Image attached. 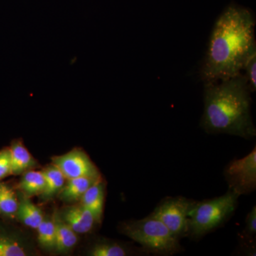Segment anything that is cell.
<instances>
[{"label":"cell","mask_w":256,"mask_h":256,"mask_svg":"<svg viewBox=\"0 0 256 256\" xmlns=\"http://www.w3.org/2000/svg\"><path fill=\"white\" fill-rule=\"evenodd\" d=\"M256 48L255 21L252 12L230 5L215 23L202 78L206 82H214L242 75L246 60Z\"/></svg>","instance_id":"1"},{"label":"cell","mask_w":256,"mask_h":256,"mask_svg":"<svg viewBox=\"0 0 256 256\" xmlns=\"http://www.w3.org/2000/svg\"><path fill=\"white\" fill-rule=\"evenodd\" d=\"M250 90L244 75L206 82L202 126L208 133L249 139L256 136L250 114Z\"/></svg>","instance_id":"2"},{"label":"cell","mask_w":256,"mask_h":256,"mask_svg":"<svg viewBox=\"0 0 256 256\" xmlns=\"http://www.w3.org/2000/svg\"><path fill=\"white\" fill-rule=\"evenodd\" d=\"M121 230L148 254L172 256L182 250L180 238L151 214L142 220L126 222Z\"/></svg>","instance_id":"3"},{"label":"cell","mask_w":256,"mask_h":256,"mask_svg":"<svg viewBox=\"0 0 256 256\" xmlns=\"http://www.w3.org/2000/svg\"><path fill=\"white\" fill-rule=\"evenodd\" d=\"M239 196L228 190L223 196L194 201L188 213V236L196 240L222 225L236 208Z\"/></svg>","instance_id":"4"},{"label":"cell","mask_w":256,"mask_h":256,"mask_svg":"<svg viewBox=\"0 0 256 256\" xmlns=\"http://www.w3.org/2000/svg\"><path fill=\"white\" fill-rule=\"evenodd\" d=\"M193 202L182 196L166 198L160 202L151 214L161 220L178 238L186 236L188 213Z\"/></svg>","instance_id":"5"},{"label":"cell","mask_w":256,"mask_h":256,"mask_svg":"<svg viewBox=\"0 0 256 256\" xmlns=\"http://www.w3.org/2000/svg\"><path fill=\"white\" fill-rule=\"evenodd\" d=\"M228 190L236 192L240 196L248 194L256 188V146L248 154L240 159H235L224 170Z\"/></svg>","instance_id":"6"},{"label":"cell","mask_w":256,"mask_h":256,"mask_svg":"<svg viewBox=\"0 0 256 256\" xmlns=\"http://www.w3.org/2000/svg\"><path fill=\"white\" fill-rule=\"evenodd\" d=\"M52 164L66 180L79 178H100L98 170L84 152L74 150L52 158Z\"/></svg>","instance_id":"7"},{"label":"cell","mask_w":256,"mask_h":256,"mask_svg":"<svg viewBox=\"0 0 256 256\" xmlns=\"http://www.w3.org/2000/svg\"><path fill=\"white\" fill-rule=\"evenodd\" d=\"M63 220L76 234L88 233L95 224L98 223L92 212L82 204L67 208Z\"/></svg>","instance_id":"8"},{"label":"cell","mask_w":256,"mask_h":256,"mask_svg":"<svg viewBox=\"0 0 256 256\" xmlns=\"http://www.w3.org/2000/svg\"><path fill=\"white\" fill-rule=\"evenodd\" d=\"M80 198L82 206L92 212L99 223L104 214L105 202V184L101 178L88 188Z\"/></svg>","instance_id":"9"},{"label":"cell","mask_w":256,"mask_h":256,"mask_svg":"<svg viewBox=\"0 0 256 256\" xmlns=\"http://www.w3.org/2000/svg\"><path fill=\"white\" fill-rule=\"evenodd\" d=\"M10 151L11 156L12 174H22L36 164L32 154L20 141L12 142Z\"/></svg>","instance_id":"10"},{"label":"cell","mask_w":256,"mask_h":256,"mask_svg":"<svg viewBox=\"0 0 256 256\" xmlns=\"http://www.w3.org/2000/svg\"><path fill=\"white\" fill-rule=\"evenodd\" d=\"M15 216L18 217V220L26 226L34 229H36L44 218L41 210L24 196H22L18 201Z\"/></svg>","instance_id":"11"},{"label":"cell","mask_w":256,"mask_h":256,"mask_svg":"<svg viewBox=\"0 0 256 256\" xmlns=\"http://www.w3.org/2000/svg\"><path fill=\"white\" fill-rule=\"evenodd\" d=\"M100 178H79L67 180L60 192V196L64 201L72 202L82 198L88 188Z\"/></svg>","instance_id":"12"},{"label":"cell","mask_w":256,"mask_h":256,"mask_svg":"<svg viewBox=\"0 0 256 256\" xmlns=\"http://www.w3.org/2000/svg\"><path fill=\"white\" fill-rule=\"evenodd\" d=\"M56 240L54 249L58 252H66L78 242L77 234L60 218H55Z\"/></svg>","instance_id":"13"},{"label":"cell","mask_w":256,"mask_h":256,"mask_svg":"<svg viewBox=\"0 0 256 256\" xmlns=\"http://www.w3.org/2000/svg\"><path fill=\"white\" fill-rule=\"evenodd\" d=\"M42 172L46 180V185L41 195L44 200H50L63 188L66 178L60 170L57 169L53 164L42 170Z\"/></svg>","instance_id":"14"},{"label":"cell","mask_w":256,"mask_h":256,"mask_svg":"<svg viewBox=\"0 0 256 256\" xmlns=\"http://www.w3.org/2000/svg\"><path fill=\"white\" fill-rule=\"evenodd\" d=\"M46 180L43 172L34 170L25 172L20 184L22 191L28 196L41 194L44 190Z\"/></svg>","instance_id":"15"},{"label":"cell","mask_w":256,"mask_h":256,"mask_svg":"<svg viewBox=\"0 0 256 256\" xmlns=\"http://www.w3.org/2000/svg\"><path fill=\"white\" fill-rule=\"evenodd\" d=\"M136 252H130L129 248L112 240H102L97 242L89 252L92 256H126Z\"/></svg>","instance_id":"16"},{"label":"cell","mask_w":256,"mask_h":256,"mask_svg":"<svg viewBox=\"0 0 256 256\" xmlns=\"http://www.w3.org/2000/svg\"><path fill=\"white\" fill-rule=\"evenodd\" d=\"M18 206L14 190L6 183H0V214L12 218L16 216Z\"/></svg>","instance_id":"17"},{"label":"cell","mask_w":256,"mask_h":256,"mask_svg":"<svg viewBox=\"0 0 256 256\" xmlns=\"http://www.w3.org/2000/svg\"><path fill=\"white\" fill-rule=\"evenodd\" d=\"M22 244L16 237L0 230V256H25Z\"/></svg>","instance_id":"18"},{"label":"cell","mask_w":256,"mask_h":256,"mask_svg":"<svg viewBox=\"0 0 256 256\" xmlns=\"http://www.w3.org/2000/svg\"><path fill=\"white\" fill-rule=\"evenodd\" d=\"M38 240L42 247L54 249L56 240V223L54 220L44 218L36 228Z\"/></svg>","instance_id":"19"},{"label":"cell","mask_w":256,"mask_h":256,"mask_svg":"<svg viewBox=\"0 0 256 256\" xmlns=\"http://www.w3.org/2000/svg\"><path fill=\"white\" fill-rule=\"evenodd\" d=\"M242 70L245 72L244 78L246 80L250 92H255L256 90V48L248 57L244 64Z\"/></svg>","instance_id":"20"},{"label":"cell","mask_w":256,"mask_h":256,"mask_svg":"<svg viewBox=\"0 0 256 256\" xmlns=\"http://www.w3.org/2000/svg\"><path fill=\"white\" fill-rule=\"evenodd\" d=\"M12 174L10 148L0 150V181Z\"/></svg>","instance_id":"21"},{"label":"cell","mask_w":256,"mask_h":256,"mask_svg":"<svg viewBox=\"0 0 256 256\" xmlns=\"http://www.w3.org/2000/svg\"><path fill=\"white\" fill-rule=\"evenodd\" d=\"M256 232V208L252 207V210L248 214L246 220V227L244 229V235L246 238L252 237Z\"/></svg>","instance_id":"22"}]
</instances>
